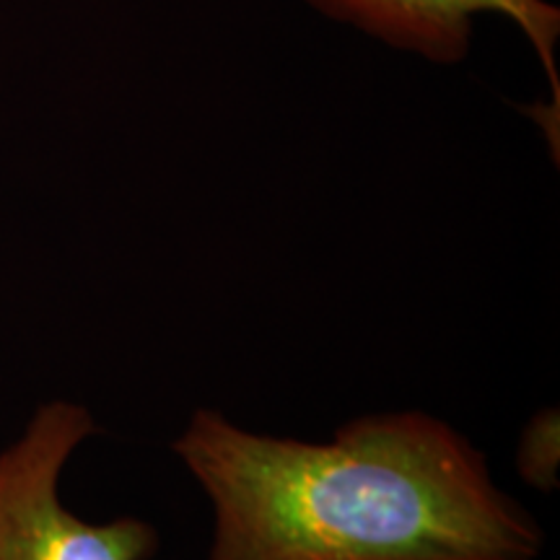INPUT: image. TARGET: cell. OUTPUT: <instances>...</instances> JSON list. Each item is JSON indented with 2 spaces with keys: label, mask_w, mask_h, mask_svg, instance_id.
I'll return each instance as SVG.
<instances>
[{
  "label": "cell",
  "mask_w": 560,
  "mask_h": 560,
  "mask_svg": "<svg viewBox=\"0 0 560 560\" xmlns=\"http://www.w3.org/2000/svg\"><path fill=\"white\" fill-rule=\"evenodd\" d=\"M174 452L213 506L208 560H535L545 542L486 457L425 412L312 444L198 410Z\"/></svg>",
  "instance_id": "obj_1"
},
{
  "label": "cell",
  "mask_w": 560,
  "mask_h": 560,
  "mask_svg": "<svg viewBox=\"0 0 560 560\" xmlns=\"http://www.w3.org/2000/svg\"><path fill=\"white\" fill-rule=\"evenodd\" d=\"M96 431L94 418L68 400L45 402L21 436L0 452V560H151L153 524L120 516L83 522L60 501L70 454Z\"/></svg>",
  "instance_id": "obj_2"
},
{
  "label": "cell",
  "mask_w": 560,
  "mask_h": 560,
  "mask_svg": "<svg viewBox=\"0 0 560 560\" xmlns=\"http://www.w3.org/2000/svg\"><path fill=\"white\" fill-rule=\"evenodd\" d=\"M342 24L387 42L397 50L423 55L431 62L454 66L470 52L472 24L480 13L509 16L527 34L548 68L558 102L556 47L560 13L545 0H306Z\"/></svg>",
  "instance_id": "obj_3"
},
{
  "label": "cell",
  "mask_w": 560,
  "mask_h": 560,
  "mask_svg": "<svg viewBox=\"0 0 560 560\" xmlns=\"http://www.w3.org/2000/svg\"><path fill=\"white\" fill-rule=\"evenodd\" d=\"M558 467V416L556 410L529 420L520 446V470L532 486L550 490Z\"/></svg>",
  "instance_id": "obj_4"
}]
</instances>
